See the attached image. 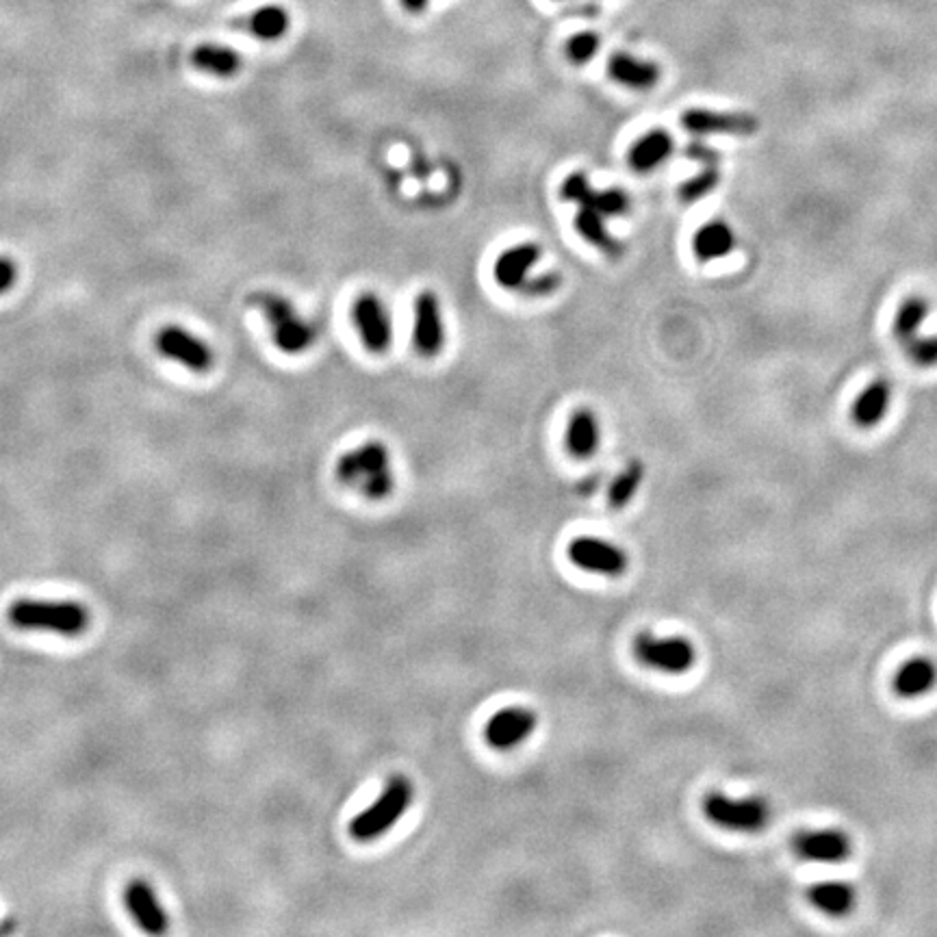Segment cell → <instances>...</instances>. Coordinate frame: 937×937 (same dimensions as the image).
<instances>
[{
  "label": "cell",
  "instance_id": "4dcf8cb0",
  "mask_svg": "<svg viewBox=\"0 0 937 937\" xmlns=\"http://www.w3.org/2000/svg\"><path fill=\"white\" fill-rule=\"evenodd\" d=\"M903 350L909 361L916 367H922V369L937 367V335H931V337L918 335L911 341H907L903 345Z\"/></svg>",
  "mask_w": 937,
  "mask_h": 937
},
{
  "label": "cell",
  "instance_id": "5bb4252c",
  "mask_svg": "<svg viewBox=\"0 0 937 937\" xmlns=\"http://www.w3.org/2000/svg\"><path fill=\"white\" fill-rule=\"evenodd\" d=\"M543 248L536 241H523L504 250L493 265V278L502 289L519 291L530 278V272L541 261Z\"/></svg>",
  "mask_w": 937,
  "mask_h": 937
},
{
  "label": "cell",
  "instance_id": "836d02e7",
  "mask_svg": "<svg viewBox=\"0 0 937 937\" xmlns=\"http://www.w3.org/2000/svg\"><path fill=\"white\" fill-rule=\"evenodd\" d=\"M686 157L690 161H697L699 165H708V163H718L721 159H718V152L710 146V144H705L703 139H692L688 148H686Z\"/></svg>",
  "mask_w": 937,
  "mask_h": 937
},
{
  "label": "cell",
  "instance_id": "7402d4cb",
  "mask_svg": "<svg viewBox=\"0 0 937 937\" xmlns=\"http://www.w3.org/2000/svg\"><path fill=\"white\" fill-rule=\"evenodd\" d=\"M573 226L577 230V235H580L588 243V246L601 250L603 254L619 256L623 252L621 241L612 237V233L606 226V217H603L597 209H593V207H580V209H577Z\"/></svg>",
  "mask_w": 937,
  "mask_h": 937
},
{
  "label": "cell",
  "instance_id": "484cf974",
  "mask_svg": "<svg viewBox=\"0 0 937 937\" xmlns=\"http://www.w3.org/2000/svg\"><path fill=\"white\" fill-rule=\"evenodd\" d=\"M929 313H931L929 302L924 300L922 295H909V298H905L901 304H898L894 322H892V332L896 341L905 345L907 341L918 337L924 322H927Z\"/></svg>",
  "mask_w": 937,
  "mask_h": 937
},
{
  "label": "cell",
  "instance_id": "52a82bcc",
  "mask_svg": "<svg viewBox=\"0 0 937 937\" xmlns=\"http://www.w3.org/2000/svg\"><path fill=\"white\" fill-rule=\"evenodd\" d=\"M352 322L369 354H387L393 343V319L387 304L374 291H363L352 304Z\"/></svg>",
  "mask_w": 937,
  "mask_h": 937
},
{
  "label": "cell",
  "instance_id": "ac0fdd59",
  "mask_svg": "<svg viewBox=\"0 0 937 937\" xmlns=\"http://www.w3.org/2000/svg\"><path fill=\"white\" fill-rule=\"evenodd\" d=\"M673 150H675L673 135L669 131H664V128H653V131L645 133L630 148L627 161H630V168L634 172L649 174L669 161Z\"/></svg>",
  "mask_w": 937,
  "mask_h": 937
},
{
  "label": "cell",
  "instance_id": "9c48e42d",
  "mask_svg": "<svg viewBox=\"0 0 937 937\" xmlns=\"http://www.w3.org/2000/svg\"><path fill=\"white\" fill-rule=\"evenodd\" d=\"M154 345H157L161 356L181 363L185 369L194 371V374H207V371L213 369L215 354L211 345L191 335L183 326H163L157 339H154Z\"/></svg>",
  "mask_w": 937,
  "mask_h": 937
},
{
  "label": "cell",
  "instance_id": "f546056e",
  "mask_svg": "<svg viewBox=\"0 0 937 937\" xmlns=\"http://www.w3.org/2000/svg\"><path fill=\"white\" fill-rule=\"evenodd\" d=\"M601 40L595 31H580L569 37L567 46H564V55L573 63V66H586L593 61L599 53Z\"/></svg>",
  "mask_w": 937,
  "mask_h": 937
},
{
  "label": "cell",
  "instance_id": "8fae6325",
  "mask_svg": "<svg viewBox=\"0 0 937 937\" xmlns=\"http://www.w3.org/2000/svg\"><path fill=\"white\" fill-rule=\"evenodd\" d=\"M538 725V714L530 708L512 705L499 710L484 727V738L497 751H510L528 740Z\"/></svg>",
  "mask_w": 937,
  "mask_h": 937
},
{
  "label": "cell",
  "instance_id": "83f0119b",
  "mask_svg": "<svg viewBox=\"0 0 937 937\" xmlns=\"http://www.w3.org/2000/svg\"><path fill=\"white\" fill-rule=\"evenodd\" d=\"M718 183H721V170H718V163L701 165L699 174L688 178V181L679 187V198H682V202L686 204L699 202L703 198H708L710 194H714Z\"/></svg>",
  "mask_w": 937,
  "mask_h": 937
},
{
  "label": "cell",
  "instance_id": "e575fe53",
  "mask_svg": "<svg viewBox=\"0 0 937 937\" xmlns=\"http://www.w3.org/2000/svg\"><path fill=\"white\" fill-rule=\"evenodd\" d=\"M18 278V265L9 259V256H0V295L7 293L16 285Z\"/></svg>",
  "mask_w": 937,
  "mask_h": 937
},
{
  "label": "cell",
  "instance_id": "7a4b0ae2",
  "mask_svg": "<svg viewBox=\"0 0 937 937\" xmlns=\"http://www.w3.org/2000/svg\"><path fill=\"white\" fill-rule=\"evenodd\" d=\"M250 304L265 317L269 335H272L276 350L282 354L300 356L315 345V326L306 322L285 295L276 291H256L250 295Z\"/></svg>",
  "mask_w": 937,
  "mask_h": 937
},
{
  "label": "cell",
  "instance_id": "44dd1931",
  "mask_svg": "<svg viewBox=\"0 0 937 937\" xmlns=\"http://www.w3.org/2000/svg\"><path fill=\"white\" fill-rule=\"evenodd\" d=\"M937 684V666L929 658H911L894 675V692L898 697L916 699L927 695Z\"/></svg>",
  "mask_w": 937,
  "mask_h": 937
},
{
  "label": "cell",
  "instance_id": "277c9868",
  "mask_svg": "<svg viewBox=\"0 0 937 937\" xmlns=\"http://www.w3.org/2000/svg\"><path fill=\"white\" fill-rule=\"evenodd\" d=\"M413 797L415 790L410 779L404 775H393L380 792L378 801L352 820L350 836L358 842H374L382 838L406 814Z\"/></svg>",
  "mask_w": 937,
  "mask_h": 937
},
{
  "label": "cell",
  "instance_id": "7c38bea8",
  "mask_svg": "<svg viewBox=\"0 0 937 937\" xmlns=\"http://www.w3.org/2000/svg\"><path fill=\"white\" fill-rule=\"evenodd\" d=\"M682 124L690 135H738L747 137L757 131V118L751 113L736 111H712V109H688L682 115Z\"/></svg>",
  "mask_w": 937,
  "mask_h": 937
},
{
  "label": "cell",
  "instance_id": "8992f818",
  "mask_svg": "<svg viewBox=\"0 0 937 937\" xmlns=\"http://www.w3.org/2000/svg\"><path fill=\"white\" fill-rule=\"evenodd\" d=\"M634 656L640 664L662 673L682 675L688 673L697 662V649L688 638L682 636H653L638 634L634 638Z\"/></svg>",
  "mask_w": 937,
  "mask_h": 937
},
{
  "label": "cell",
  "instance_id": "cb8c5ba5",
  "mask_svg": "<svg viewBox=\"0 0 937 937\" xmlns=\"http://www.w3.org/2000/svg\"><path fill=\"white\" fill-rule=\"evenodd\" d=\"M191 63H194L200 72L217 76V79H233V76L241 72L243 59L235 48L220 44H202L191 53Z\"/></svg>",
  "mask_w": 937,
  "mask_h": 937
},
{
  "label": "cell",
  "instance_id": "e0dca14e",
  "mask_svg": "<svg viewBox=\"0 0 937 937\" xmlns=\"http://www.w3.org/2000/svg\"><path fill=\"white\" fill-rule=\"evenodd\" d=\"M564 443H567V452L577 460H588L597 454L601 443V426L595 410L586 406L573 410L567 421Z\"/></svg>",
  "mask_w": 937,
  "mask_h": 937
},
{
  "label": "cell",
  "instance_id": "6da1fadb",
  "mask_svg": "<svg viewBox=\"0 0 937 937\" xmlns=\"http://www.w3.org/2000/svg\"><path fill=\"white\" fill-rule=\"evenodd\" d=\"M337 480L361 491L371 502L387 499L395 489L389 447L380 441H367L345 452L337 460Z\"/></svg>",
  "mask_w": 937,
  "mask_h": 937
},
{
  "label": "cell",
  "instance_id": "4316f807",
  "mask_svg": "<svg viewBox=\"0 0 937 937\" xmlns=\"http://www.w3.org/2000/svg\"><path fill=\"white\" fill-rule=\"evenodd\" d=\"M645 480V465L640 460H632L619 476L614 478L608 491V502L614 510H621L632 502V497L638 493L640 484Z\"/></svg>",
  "mask_w": 937,
  "mask_h": 937
},
{
  "label": "cell",
  "instance_id": "f1b7e54d",
  "mask_svg": "<svg viewBox=\"0 0 937 937\" xmlns=\"http://www.w3.org/2000/svg\"><path fill=\"white\" fill-rule=\"evenodd\" d=\"M630 196H627V191H623L621 187H610V189H595L593 194H590L588 202L582 204V207H593L597 209L603 217H619V215H625L627 211H630Z\"/></svg>",
  "mask_w": 937,
  "mask_h": 937
},
{
  "label": "cell",
  "instance_id": "ffe728a7",
  "mask_svg": "<svg viewBox=\"0 0 937 937\" xmlns=\"http://www.w3.org/2000/svg\"><path fill=\"white\" fill-rule=\"evenodd\" d=\"M736 250V233L727 222H705L692 237V252L701 263L721 261Z\"/></svg>",
  "mask_w": 937,
  "mask_h": 937
},
{
  "label": "cell",
  "instance_id": "ba28073f",
  "mask_svg": "<svg viewBox=\"0 0 937 937\" xmlns=\"http://www.w3.org/2000/svg\"><path fill=\"white\" fill-rule=\"evenodd\" d=\"M413 348L421 358H436L445 348V319L441 300L423 289L413 302Z\"/></svg>",
  "mask_w": 937,
  "mask_h": 937
},
{
  "label": "cell",
  "instance_id": "2e32d148",
  "mask_svg": "<svg viewBox=\"0 0 937 937\" xmlns=\"http://www.w3.org/2000/svg\"><path fill=\"white\" fill-rule=\"evenodd\" d=\"M124 903H126V909L131 911L135 922L146 933L159 935L168 931V916H165L157 894L152 892V888L146 881L135 879L128 883V888L124 892Z\"/></svg>",
  "mask_w": 937,
  "mask_h": 937
},
{
  "label": "cell",
  "instance_id": "d6a6232c",
  "mask_svg": "<svg viewBox=\"0 0 937 937\" xmlns=\"http://www.w3.org/2000/svg\"><path fill=\"white\" fill-rule=\"evenodd\" d=\"M562 285V276L558 272H547L536 278H528V282L519 289L523 291L528 298H549L554 295Z\"/></svg>",
  "mask_w": 937,
  "mask_h": 937
},
{
  "label": "cell",
  "instance_id": "d4e9b609",
  "mask_svg": "<svg viewBox=\"0 0 937 937\" xmlns=\"http://www.w3.org/2000/svg\"><path fill=\"white\" fill-rule=\"evenodd\" d=\"M807 898L827 916H846L855 905V890L842 881H823L812 885Z\"/></svg>",
  "mask_w": 937,
  "mask_h": 937
},
{
  "label": "cell",
  "instance_id": "3957f363",
  "mask_svg": "<svg viewBox=\"0 0 937 937\" xmlns=\"http://www.w3.org/2000/svg\"><path fill=\"white\" fill-rule=\"evenodd\" d=\"M7 616L20 630H42L61 636H81L89 625V612L74 601L20 599L9 608Z\"/></svg>",
  "mask_w": 937,
  "mask_h": 937
},
{
  "label": "cell",
  "instance_id": "d6986e66",
  "mask_svg": "<svg viewBox=\"0 0 937 937\" xmlns=\"http://www.w3.org/2000/svg\"><path fill=\"white\" fill-rule=\"evenodd\" d=\"M892 406V387L888 380H872L855 397L851 408V419L859 428H875L888 415Z\"/></svg>",
  "mask_w": 937,
  "mask_h": 937
},
{
  "label": "cell",
  "instance_id": "5b68a950",
  "mask_svg": "<svg viewBox=\"0 0 937 937\" xmlns=\"http://www.w3.org/2000/svg\"><path fill=\"white\" fill-rule=\"evenodd\" d=\"M703 814L716 827L738 833H757L762 831L770 820V807L766 801L751 799H731L723 792H710L703 799Z\"/></svg>",
  "mask_w": 937,
  "mask_h": 937
},
{
  "label": "cell",
  "instance_id": "d590c367",
  "mask_svg": "<svg viewBox=\"0 0 937 937\" xmlns=\"http://www.w3.org/2000/svg\"><path fill=\"white\" fill-rule=\"evenodd\" d=\"M402 7L408 11V14H423L428 9L430 0H400Z\"/></svg>",
  "mask_w": 937,
  "mask_h": 937
},
{
  "label": "cell",
  "instance_id": "1f68e13d",
  "mask_svg": "<svg viewBox=\"0 0 937 937\" xmlns=\"http://www.w3.org/2000/svg\"><path fill=\"white\" fill-rule=\"evenodd\" d=\"M593 191L595 187L590 185L588 176L584 172H573L564 178V183L560 187V198L564 202H571V204H577V207H582V204L588 202Z\"/></svg>",
  "mask_w": 937,
  "mask_h": 937
},
{
  "label": "cell",
  "instance_id": "4fadbf2b",
  "mask_svg": "<svg viewBox=\"0 0 937 937\" xmlns=\"http://www.w3.org/2000/svg\"><path fill=\"white\" fill-rule=\"evenodd\" d=\"M792 851L807 862L838 864L853 853L851 838L840 829L803 831L792 842Z\"/></svg>",
  "mask_w": 937,
  "mask_h": 937
},
{
  "label": "cell",
  "instance_id": "9a60e30c",
  "mask_svg": "<svg viewBox=\"0 0 937 937\" xmlns=\"http://www.w3.org/2000/svg\"><path fill=\"white\" fill-rule=\"evenodd\" d=\"M608 76L621 87L634 89V92H649L662 79V68L658 63L638 59L630 53H614L608 59Z\"/></svg>",
  "mask_w": 937,
  "mask_h": 937
},
{
  "label": "cell",
  "instance_id": "603a6c76",
  "mask_svg": "<svg viewBox=\"0 0 937 937\" xmlns=\"http://www.w3.org/2000/svg\"><path fill=\"white\" fill-rule=\"evenodd\" d=\"M237 27L250 31L256 40L263 42H276L280 37H285L289 27H291V18L289 11L280 5H267L252 11L250 16L241 18L235 22Z\"/></svg>",
  "mask_w": 937,
  "mask_h": 937
},
{
  "label": "cell",
  "instance_id": "30bf717a",
  "mask_svg": "<svg viewBox=\"0 0 937 937\" xmlns=\"http://www.w3.org/2000/svg\"><path fill=\"white\" fill-rule=\"evenodd\" d=\"M567 554L575 567H580L590 573L608 575V577L623 575L627 571V564H630V558H627V554L621 547H616L608 541H601V538H593V536L575 538V541L569 545Z\"/></svg>",
  "mask_w": 937,
  "mask_h": 937
}]
</instances>
